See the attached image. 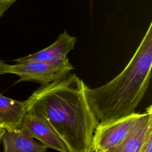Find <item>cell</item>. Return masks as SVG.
<instances>
[{
	"instance_id": "12",
	"label": "cell",
	"mask_w": 152,
	"mask_h": 152,
	"mask_svg": "<svg viewBox=\"0 0 152 152\" xmlns=\"http://www.w3.org/2000/svg\"><path fill=\"white\" fill-rule=\"evenodd\" d=\"M9 66V64L4 62L1 59H0V75L8 74Z\"/></svg>"
},
{
	"instance_id": "9",
	"label": "cell",
	"mask_w": 152,
	"mask_h": 152,
	"mask_svg": "<svg viewBox=\"0 0 152 152\" xmlns=\"http://www.w3.org/2000/svg\"><path fill=\"white\" fill-rule=\"evenodd\" d=\"M4 152H48L47 148L33 138L21 134L19 130L5 131L2 138Z\"/></svg>"
},
{
	"instance_id": "14",
	"label": "cell",
	"mask_w": 152,
	"mask_h": 152,
	"mask_svg": "<svg viewBox=\"0 0 152 152\" xmlns=\"http://www.w3.org/2000/svg\"><path fill=\"white\" fill-rule=\"evenodd\" d=\"M94 152H106V151H103V150H97L94 151Z\"/></svg>"
},
{
	"instance_id": "6",
	"label": "cell",
	"mask_w": 152,
	"mask_h": 152,
	"mask_svg": "<svg viewBox=\"0 0 152 152\" xmlns=\"http://www.w3.org/2000/svg\"><path fill=\"white\" fill-rule=\"evenodd\" d=\"M143 113L142 117L126 138L118 145L106 152H139L148 133L152 131L151 105Z\"/></svg>"
},
{
	"instance_id": "5",
	"label": "cell",
	"mask_w": 152,
	"mask_h": 152,
	"mask_svg": "<svg viewBox=\"0 0 152 152\" xmlns=\"http://www.w3.org/2000/svg\"><path fill=\"white\" fill-rule=\"evenodd\" d=\"M19 131L24 135L39 140L47 148L69 152L66 144L49 122L39 113L27 112Z\"/></svg>"
},
{
	"instance_id": "4",
	"label": "cell",
	"mask_w": 152,
	"mask_h": 152,
	"mask_svg": "<svg viewBox=\"0 0 152 152\" xmlns=\"http://www.w3.org/2000/svg\"><path fill=\"white\" fill-rule=\"evenodd\" d=\"M144 113H136L98 124L93 135L91 149L107 151L118 145L137 124Z\"/></svg>"
},
{
	"instance_id": "2",
	"label": "cell",
	"mask_w": 152,
	"mask_h": 152,
	"mask_svg": "<svg viewBox=\"0 0 152 152\" xmlns=\"http://www.w3.org/2000/svg\"><path fill=\"white\" fill-rule=\"evenodd\" d=\"M152 23L125 68L106 84L86 85L88 103L98 124L135 112L150 84L152 66Z\"/></svg>"
},
{
	"instance_id": "15",
	"label": "cell",
	"mask_w": 152,
	"mask_h": 152,
	"mask_svg": "<svg viewBox=\"0 0 152 152\" xmlns=\"http://www.w3.org/2000/svg\"><path fill=\"white\" fill-rule=\"evenodd\" d=\"M88 152H94V151H93V150L91 149V150H90Z\"/></svg>"
},
{
	"instance_id": "10",
	"label": "cell",
	"mask_w": 152,
	"mask_h": 152,
	"mask_svg": "<svg viewBox=\"0 0 152 152\" xmlns=\"http://www.w3.org/2000/svg\"><path fill=\"white\" fill-rule=\"evenodd\" d=\"M139 152H152V131L148 133Z\"/></svg>"
},
{
	"instance_id": "7",
	"label": "cell",
	"mask_w": 152,
	"mask_h": 152,
	"mask_svg": "<svg viewBox=\"0 0 152 152\" xmlns=\"http://www.w3.org/2000/svg\"><path fill=\"white\" fill-rule=\"evenodd\" d=\"M77 37L70 36L66 31L61 34L56 40L49 46L36 53L14 60L16 63L34 61H53L65 59L74 49Z\"/></svg>"
},
{
	"instance_id": "11",
	"label": "cell",
	"mask_w": 152,
	"mask_h": 152,
	"mask_svg": "<svg viewBox=\"0 0 152 152\" xmlns=\"http://www.w3.org/2000/svg\"><path fill=\"white\" fill-rule=\"evenodd\" d=\"M17 0H0V17Z\"/></svg>"
},
{
	"instance_id": "1",
	"label": "cell",
	"mask_w": 152,
	"mask_h": 152,
	"mask_svg": "<svg viewBox=\"0 0 152 152\" xmlns=\"http://www.w3.org/2000/svg\"><path fill=\"white\" fill-rule=\"evenodd\" d=\"M86 84L75 74L42 85L25 100L27 112L44 116L69 152H88L98 125L86 98Z\"/></svg>"
},
{
	"instance_id": "8",
	"label": "cell",
	"mask_w": 152,
	"mask_h": 152,
	"mask_svg": "<svg viewBox=\"0 0 152 152\" xmlns=\"http://www.w3.org/2000/svg\"><path fill=\"white\" fill-rule=\"evenodd\" d=\"M26 112L25 101L15 100L0 94V126L6 131H18Z\"/></svg>"
},
{
	"instance_id": "16",
	"label": "cell",
	"mask_w": 152,
	"mask_h": 152,
	"mask_svg": "<svg viewBox=\"0 0 152 152\" xmlns=\"http://www.w3.org/2000/svg\"><path fill=\"white\" fill-rule=\"evenodd\" d=\"M1 140H2V138H0V143L1 142Z\"/></svg>"
},
{
	"instance_id": "3",
	"label": "cell",
	"mask_w": 152,
	"mask_h": 152,
	"mask_svg": "<svg viewBox=\"0 0 152 152\" xmlns=\"http://www.w3.org/2000/svg\"><path fill=\"white\" fill-rule=\"evenodd\" d=\"M68 58L53 61H25L10 65L8 74L18 75L22 81H34L41 86L48 84L66 75L74 69Z\"/></svg>"
},
{
	"instance_id": "13",
	"label": "cell",
	"mask_w": 152,
	"mask_h": 152,
	"mask_svg": "<svg viewBox=\"0 0 152 152\" xmlns=\"http://www.w3.org/2000/svg\"><path fill=\"white\" fill-rule=\"evenodd\" d=\"M5 131H6L5 130V129H4L2 127H1L0 126V138H2L3 135H4V134L5 133Z\"/></svg>"
}]
</instances>
